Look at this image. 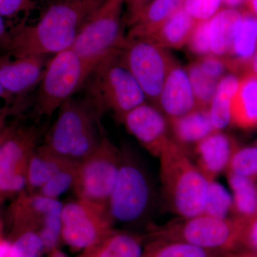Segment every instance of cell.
I'll return each mask as SVG.
<instances>
[{
  "label": "cell",
  "instance_id": "cb8c5ba5",
  "mask_svg": "<svg viewBox=\"0 0 257 257\" xmlns=\"http://www.w3.org/2000/svg\"><path fill=\"white\" fill-rule=\"evenodd\" d=\"M174 141L179 146L194 145L216 132L209 118L208 109H198L181 117L170 119Z\"/></svg>",
  "mask_w": 257,
  "mask_h": 257
},
{
  "label": "cell",
  "instance_id": "8992f818",
  "mask_svg": "<svg viewBox=\"0 0 257 257\" xmlns=\"http://www.w3.org/2000/svg\"><path fill=\"white\" fill-rule=\"evenodd\" d=\"M246 219L238 216L219 219L202 214L150 226L155 239L175 240L208 249L231 252L239 246Z\"/></svg>",
  "mask_w": 257,
  "mask_h": 257
},
{
  "label": "cell",
  "instance_id": "d590c367",
  "mask_svg": "<svg viewBox=\"0 0 257 257\" xmlns=\"http://www.w3.org/2000/svg\"><path fill=\"white\" fill-rule=\"evenodd\" d=\"M197 63L206 75L217 82L224 77L227 69L224 59L213 55L204 56Z\"/></svg>",
  "mask_w": 257,
  "mask_h": 257
},
{
  "label": "cell",
  "instance_id": "7402d4cb",
  "mask_svg": "<svg viewBox=\"0 0 257 257\" xmlns=\"http://www.w3.org/2000/svg\"><path fill=\"white\" fill-rule=\"evenodd\" d=\"M69 160L57 155L46 145L35 149L27 166V184L30 193H37Z\"/></svg>",
  "mask_w": 257,
  "mask_h": 257
},
{
  "label": "cell",
  "instance_id": "816d5d0a",
  "mask_svg": "<svg viewBox=\"0 0 257 257\" xmlns=\"http://www.w3.org/2000/svg\"><path fill=\"white\" fill-rule=\"evenodd\" d=\"M256 188H257V183L256 184Z\"/></svg>",
  "mask_w": 257,
  "mask_h": 257
},
{
  "label": "cell",
  "instance_id": "f546056e",
  "mask_svg": "<svg viewBox=\"0 0 257 257\" xmlns=\"http://www.w3.org/2000/svg\"><path fill=\"white\" fill-rule=\"evenodd\" d=\"M77 166L78 164L69 161L37 193L44 197L58 199L64 193L73 188Z\"/></svg>",
  "mask_w": 257,
  "mask_h": 257
},
{
  "label": "cell",
  "instance_id": "5b68a950",
  "mask_svg": "<svg viewBox=\"0 0 257 257\" xmlns=\"http://www.w3.org/2000/svg\"><path fill=\"white\" fill-rule=\"evenodd\" d=\"M121 162L108 202L113 222L135 226L148 219L155 205L153 182L143 161L127 146L120 148Z\"/></svg>",
  "mask_w": 257,
  "mask_h": 257
},
{
  "label": "cell",
  "instance_id": "4fadbf2b",
  "mask_svg": "<svg viewBox=\"0 0 257 257\" xmlns=\"http://www.w3.org/2000/svg\"><path fill=\"white\" fill-rule=\"evenodd\" d=\"M121 123L150 155L160 157L164 145L170 139L167 121L160 109L144 103L130 111Z\"/></svg>",
  "mask_w": 257,
  "mask_h": 257
},
{
  "label": "cell",
  "instance_id": "bcb514c9",
  "mask_svg": "<svg viewBox=\"0 0 257 257\" xmlns=\"http://www.w3.org/2000/svg\"><path fill=\"white\" fill-rule=\"evenodd\" d=\"M48 257H67L64 253L60 251V250L57 249L54 250V251H51L50 255Z\"/></svg>",
  "mask_w": 257,
  "mask_h": 257
},
{
  "label": "cell",
  "instance_id": "7c38bea8",
  "mask_svg": "<svg viewBox=\"0 0 257 257\" xmlns=\"http://www.w3.org/2000/svg\"><path fill=\"white\" fill-rule=\"evenodd\" d=\"M46 65L45 56L0 54V82L10 95L23 96L40 84Z\"/></svg>",
  "mask_w": 257,
  "mask_h": 257
},
{
  "label": "cell",
  "instance_id": "f1b7e54d",
  "mask_svg": "<svg viewBox=\"0 0 257 257\" xmlns=\"http://www.w3.org/2000/svg\"><path fill=\"white\" fill-rule=\"evenodd\" d=\"M194 97L199 109H208L217 87V81L209 78L202 72L197 62L186 69Z\"/></svg>",
  "mask_w": 257,
  "mask_h": 257
},
{
  "label": "cell",
  "instance_id": "681fc988",
  "mask_svg": "<svg viewBox=\"0 0 257 257\" xmlns=\"http://www.w3.org/2000/svg\"><path fill=\"white\" fill-rule=\"evenodd\" d=\"M0 124H1V117H0Z\"/></svg>",
  "mask_w": 257,
  "mask_h": 257
},
{
  "label": "cell",
  "instance_id": "6da1fadb",
  "mask_svg": "<svg viewBox=\"0 0 257 257\" xmlns=\"http://www.w3.org/2000/svg\"><path fill=\"white\" fill-rule=\"evenodd\" d=\"M103 1L57 0L35 25L23 24L10 31L6 52L14 56H45L68 50Z\"/></svg>",
  "mask_w": 257,
  "mask_h": 257
},
{
  "label": "cell",
  "instance_id": "b9f144b4",
  "mask_svg": "<svg viewBox=\"0 0 257 257\" xmlns=\"http://www.w3.org/2000/svg\"><path fill=\"white\" fill-rule=\"evenodd\" d=\"M11 243L7 241H0V257H10Z\"/></svg>",
  "mask_w": 257,
  "mask_h": 257
},
{
  "label": "cell",
  "instance_id": "52a82bcc",
  "mask_svg": "<svg viewBox=\"0 0 257 257\" xmlns=\"http://www.w3.org/2000/svg\"><path fill=\"white\" fill-rule=\"evenodd\" d=\"M126 0H104L88 18L71 49L89 74L108 56L121 50L126 42L122 11Z\"/></svg>",
  "mask_w": 257,
  "mask_h": 257
},
{
  "label": "cell",
  "instance_id": "ee69618b",
  "mask_svg": "<svg viewBox=\"0 0 257 257\" xmlns=\"http://www.w3.org/2000/svg\"><path fill=\"white\" fill-rule=\"evenodd\" d=\"M246 9L257 18V0H247Z\"/></svg>",
  "mask_w": 257,
  "mask_h": 257
},
{
  "label": "cell",
  "instance_id": "f907efd6",
  "mask_svg": "<svg viewBox=\"0 0 257 257\" xmlns=\"http://www.w3.org/2000/svg\"><path fill=\"white\" fill-rule=\"evenodd\" d=\"M255 146L257 147V142H256V145H255Z\"/></svg>",
  "mask_w": 257,
  "mask_h": 257
},
{
  "label": "cell",
  "instance_id": "44dd1931",
  "mask_svg": "<svg viewBox=\"0 0 257 257\" xmlns=\"http://www.w3.org/2000/svg\"><path fill=\"white\" fill-rule=\"evenodd\" d=\"M197 22L179 8L155 31L144 37L162 48L180 49L187 45Z\"/></svg>",
  "mask_w": 257,
  "mask_h": 257
},
{
  "label": "cell",
  "instance_id": "4dcf8cb0",
  "mask_svg": "<svg viewBox=\"0 0 257 257\" xmlns=\"http://www.w3.org/2000/svg\"><path fill=\"white\" fill-rule=\"evenodd\" d=\"M226 172H232L253 180L257 179V147H245L234 152Z\"/></svg>",
  "mask_w": 257,
  "mask_h": 257
},
{
  "label": "cell",
  "instance_id": "d6a6232c",
  "mask_svg": "<svg viewBox=\"0 0 257 257\" xmlns=\"http://www.w3.org/2000/svg\"><path fill=\"white\" fill-rule=\"evenodd\" d=\"M222 0H184L182 8L197 22L204 21L216 15Z\"/></svg>",
  "mask_w": 257,
  "mask_h": 257
},
{
  "label": "cell",
  "instance_id": "ab89813d",
  "mask_svg": "<svg viewBox=\"0 0 257 257\" xmlns=\"http://www.w3.org/2000/svg\"><path fill=\"white\" fill-rule=\"evenodd\" d=\"M151 1L152 0H126V5L128 8V22Z\"/></svg>",
  "mask_w": 257,
  "mask_h": 257
},
{
  "label": "cell",
  "instance_id": "d6986e66",
  "mask_svg": "<svg viewBox=\"0 0 257 257\" xmlns=\"http://www.w3.org/2000/svg\"><path fill=\"white\" fill-rule=\"evenodd\" d=\"M231 123L244 130L257 127V77L246 72L240 77L231 104Z\"/></svg>",
  "mask_w": 257,
  "mask_h": 257
},
{
  "label": "cell",
  "instance_id": "d4e9b609",
  "mask_svg": "<svg viewBox=\"0 0 257 257\" xmlns=\"http://www.w3.org/2000/svg\"><path fill=\"white\" fill-rule=\"evenodd\" d=\"M240 77L235 74L224 75L218 82L216 92L208 112L216 132L221 131L231 123V104L239 85Z\"/></svg>",
  "mask_w": 257,
  "mask_h": 257
},
{
  "label": "cell",
  "instance_id": "277c9868",
  "mask_svg": "<svg viewBox=\"0 0 257 257\" xmlns=\"http://www.w3.org/2000/svg\"><path fill=\"white\" fill-rule=\"evenodd\" d=\"M158 158L162 193L170 210L182 218L203 214L208 181L187 152L170 138Z\"/></svg>",
  "mask_w": 257,
  "mask_h": 257
},
{
  "label": "cell",
  "instance_id": "f6af8a7d",
  "mask_svg": "<svg viewBox=\"0 0 257 257\" xmlns=\"http://www.w3.org/2000/svg\"><path fill=\"white\" fill-rule=\"evenodd\" d=\"M13 96L10 95L9 93L5 90V88L2 85L1 82H0V99H4L5 100H9L12 99Z\"/></svg>",
  "mask_w": 257,
  "mask_h": 257
},
{
  "label": "cell",
  "instance_id": "ffe728a7",
  "mask_svg": "<svg viewBox=\"0 0 257 257\" xmlns=\"http://www.w3.org/2000/svg\"><path fill=\"white\" fill-rule=\"evenodd\" d=\"M184 0H152L128 22V37L148 36L182 8Z\"/></svg>",
  "mask_w": 257,
  "mask_h": 257
},
{
  "label": "cell",
  "instance_id": "74e56055",
  "mask_svg": "<svg viewBox=\"0 0 257 257\" xmlns=\"http://www.w3.org/2000/svg\"><path fill=\"white\" fill-rule=\"evenodd\" d=\"M239 246L257 253V214L246 221L241 231Z\"/></svg>",
  "mask_w": 257,
  "mask_h": 257
},
{
  "label": "cell",
  "instance_id": "8fae6325",
  "mask_svg": "<svg viewBox=\"0 0 257 257\" xmlns=\"http://www.w3.org/2000/svg\"><path fill=\"white\" fill-rule=\"evenodd\" d=\"M61 241L82 252L113 229L108 208L76 197L62 204Z\"/></svg>",
  "mask_w": 257,
  "mask_h": 257
},
{
  "label": "cell",
  "instance_id": "ac0fdd59",
  "mask_svg": "<svg viewBox=\"0 0 257 257\" xmlns=\"http://www.w3.org/2000/svg\"><path fill=\"white\" fill-rule=\"evenodd\" d=\"M145 246L141 235L113 228L78 257H143Z\"/></svg>",
  "mask_w": 257,
  "mask_h": 257
},
{
  "label": "cell",
  "instance_id": "7a4b0ae2",
  "mask_svg": "<svg viewBox=\"0 0 257 257\" xmlns=\"http://www.w3.org/2000/svg\"><path fill=\"white\" fill-rule=\"evenodd\" d=\"M82 88L84 99L99 115L109 111L120 123L130 111L147 101L140 84L121 60V50L101 60Z\"/></svg>",
  "mask_w": 257,
  "mask_h": 257
},
{
  "label": "cell",
  "instance_id": "8d00e7d4",
  "mask_svg": "<svg viewBox=\"0 0 257 257\" xmlns=\"http://www.w3.org/2000/svg\"><path fill=\"white\" fill-rule=\"evenodd\" d=\"M34 0H0V14L5 20H15L31 10Z\"/></svg>",
  "mask_w": 257,
  "mask_h": 257
},
{
  "label": "cell",
  "instance_id": "e575fe53",
  "mask_svg": "<svg viewBox=\"0 0 257 257\" xmlns=\"http://www.w3.org/2000/svg\"><path fill=\"white\" fill-rule=\"evenodd\" d=\"M26 184V173L0 170V193L20 192Z\"/></svg>",
  "mask_w": 257,
  "mask_h": 257
},
{
  "label": "cell",
  "instance_id": "f35d334b",
  "mask_svg": "<svg viewBox=\"0 0 257 257\" xmlns=\"http://www.w3.org/2000/svg\"><path fill=\"white\" fill-rule=\"evenodd\" d=\"M10 42V31L7 28L5 18L0 14V50L7 52Z\"/></svg>",
  "mask_w": 257,
  "mask_h": 257
},
{
  "label": "cell",
  "instance_id": "7dc6e473",
  "mask_svg": "<svg viewBox=\"0 0 257 257\" xmlns=\"http://www.w3.org/2000/svg\"><path fill=\"white\" fill-rule=\"evenodd\" d=\"M230 257H257V253L248 252L241 253V254L235 255L234 253H231Z\"/></svg>",
  "mask_w": 257,
  "mask_h": 257
},
{
  "label": "cell",
  "instance_id": "30bf717a",
  "mask_svg": "<svg viewBox=\"0 0 257 257\" xmlns=\"http://www.w3.org/2000/svg\"><path fill=\"white\" fill-rule=\"evenodd\" d=\"M121 57L143 89L147 100L157 107L164 83L175 64L171 56L166 49L148 39L126 37Z\"/></svg>",
  "mask_w": 257,
  "mask_h": 257
},
{
  "label": "cell",
  "instance_id": "836d02e7",
  "mask_svg": "<svg viewBox=\"0 0 257 257\" xmlns=\"http://www.w3.org/2000/svg\"><path fill=\"white\" fill-rule=\"evenodd\" d=\"M208 20L197 22L187 44L193 53L203 57L211 55Z\"/></svg>",
  "mask_w": 257,
  "mask_h": 257
},
{
  "label": "cell",
  "instance_id": "ba28073f",
  "mask_svg": "<svg viewBox=\"0 0 257 257\" xmlns=\"http://www.w3.org/2000/svg\"><path fill=\"white\" fill-rule=\"evenodd\" d=\"M89 72L72 49L56 54L47 62L35 105L38 114L50 117L62 104L82 89Z\"/></svg>",
  "mask_w": 257,
  "mask_h": 257
},
{
  "label": "cell",
  "instance_id": "c3c4849f",
  "mask_svg": "<svg viewBox=\"0 0 257 257\" xmlns=\"http://www.w3.org/2000/svg\"><path fill=\"white\" fill-rule=\"evenodd\" d=\"M8 133V132H7V133H4V135L0 134V148H1L2 144H3V141H4L5 138H6Z\"/></svg>",
  "mask_w": 257,
  "mask_h": 257
},
{
  "label": "cell",
  "instance_id": "9c48e42d",
  "mask_svg": "<svg viewBox=\"0 0 257 257\" xmlns=\"http://www.w3.org/2000/svg\"><path fill=\"white\" fill-rule=\"evenodd\" d=\"M121 162L120 148L102 135L99 145L77 166L72 190L76 197L107 207Z\"/></svg>",
  "mask_w": 257,
  "mask_h": 257
},
{
  "label": "cell",
  "instance_id": "484cf974",
  "mask_svg": "<svg viewBox=\"0 0 257 257\" xmlns=\"http://www.w3.org/2000/svg\"><path fill=\"white\" fill-rule=\"evenodd\" d=\"M152 239L145 245L143 257H230L232 253L208 249L184 241Z\"/></svg>",
  "mask_w": 257,
  "mask_h": 257
},
{
  "label": "cell",
  "instance_id": "3957f363",
  "mask_svg": "<svg viewBox=\"0 0 257 257\" xmlns=\"http://www.w3.org/2000/svg\"><path fill=\"white\" fill-rule=\"evenodd\" d=\"M101 119V115L84 97L72 96L59 108L44 145L66 160L79 164L100 143Z\"/></svg>",
  "mask_w": 257,
  "mask_h": 257
},
{
  "label": "cell",
  "instance_id": "2e32d148",
  "mask_svg": "<svg viewBox=\"0 0 257 257\" xmlns=\"http://www.w3.org/2000/svg\"><path fill=\"white\" fill-rule=\"evenodd\" d=\"M40 130L35 126L8 133L0 148V170L26 173L32 154L37 148Z\"/></svg>",
  "mask_w": 257,
  "mask_h": 257
},
{
  "label": "cell",
  "instance_id": "7bdbcfd3",
  "mask_svg": "<svg viewBox=\"0 0 257 257\" xmlns=\"http://www.w3.org/2000/svg\"><path fill=\"white\" fill-rule=\"evenodd\" d=\"M246 72H249V73L253 74L257 77V50L254 55L253 56L252 59L250 61L249 64H248Z\"/></svg>",
  "mask_w": 257,
  "mask_h": 257
},
{
  "label": "cell",
  "instance_id": "1f68e13d",
  "mask_svg": "<svg viewBox=\"0 0 257 257\" xmlns=\"http://www.w3.org/2000/svg\"><path fill=\"white\" fill-rule=\"evenodd\" d=\"M45 248L36 231L26 230L11 243L10 257H42Z\"/></svg>",
  "mask_w": 257,
  "mask_h": 257
},
{
  "label": "cell",
  "instance_id": "83f0119b",
  "mask_svg": "<svg viewBox=\"0 0 257 257\" xmlns=\"http://www.w3.org/2000/svg\"><path fill=\"white\" fill-rule=\"evenodd\" d=\"M232 212V197L219 182H208L203 214L225 219Z\"/></svg>",
  "mask_w": 257,
  "mask_h": 257
},
{
  "label": "cell",
  "instance_id": "4316f807",
  "mask_svg": "<svg viewBox=\"0 0 257 257\" xmlns=\"http://www.w3.org/2000/svg\"><path fill=\"white\" fill-rule=\"evenodd\" d=\"M228 182L233 192L232 212L243 219L257 214V188L253 179L226 172Z\"/></svg>",
  "mask_w": 257,
  "mask_h": 257
},
{
  "label": "cell",
  "instance_id": "e0dca14e",
  "mask_svg": "<svg viewBox=\"0 0 257 257\" xmlns=\"http://www.w3.org/2000/svg\"><path fill=\"white\" fill-rule=\"evenodd\" d=\"M241 12L231 51L225 62L227 69L243 74L257 50V18L247 10Z\"/></svg>",
  "mask_w": 257,
  "mask_h": 257
},
{
  "label": "cell",
  "instance_id": "603a6c76",
  "mask_svg": "<svg viewBox=\"0 0 257 257\" xmlns=\"http://www.w3.org/2000/svg\"><path fill=\"white\" fill-rule=\"evenodd\" d=\"M241 13V10L238 9L224 8L209 19L211 55L221 58L229 55Z\"/></svg>",
  "mask_w": 257,
  "mask_h": 257
},
{
  "label": "cell",
  "instance_id": "9a60e30c",
  "mask_svg": "<svg viewBox=\"0 0 257 257\" xmlns=\"http://www.w3.org/2000/svg\"><path fill=\"white\" fill-rule=\"evenodd\" d=\"M238 149L234 139L221 131L214 132L194 146L196 166L208 182L226 172L233 154Z\"/></svg>",
  "mask_w": 257,
  "mask_h": 257
},
{
  "label": "cell",
  "instance_id": "60d3db41",
  "mask_svg": "<svg viewBox=\"0 0 257 257\" xmlns=\"http://www.w3.org/2000/svg\"><path fill=\"white\" fill-rule=\"evenodd\" d=\"M247 0H222V5L225 8L230 9H238L240 7L245 5L246 6Z\"/></svg>",
  "mask_w": 257,
  "mask_h": 257
},
{
  "label": "cell",
  "instance_id": "5bb4252c",
  "mask_svg": "<svg viewBox=\"0 0 257 257\" xmlns=\"http://www.w3.org/2000/svg\"><path fill=\"white\" fill-rule=\"evenodd\" d=\"M157 108H160L170 120L199 109L187 71L178 64L172 66L165 79Z\"/></svg>",
  "mask_w": 257,
  "mask_h": 257
}]
</instances>
